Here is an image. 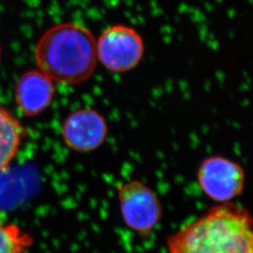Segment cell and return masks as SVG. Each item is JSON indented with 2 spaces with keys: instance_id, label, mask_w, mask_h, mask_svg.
<instances>
[{
  "instance_id": "cell-1",
  "label": "cell",
  "mask_w": 253,
  "mask_h": 253,
  "mask_svg": "<svg viewBox=\"0 0 253 253\" xmlns=\"http://www.w3.org/2000/svg\"><path fill=\"white\" fill-rule=\"evenodd\" d=\"M253 217L233 202L218 204L167 239V253H253Z\"/></svg>"
},
{
  "instance_id": "cell-2",
  "label": "cell",
  "mask_w": 253,
  "mask_h": 253,
  "mask_svg": "<svg viewBox=\"0 0 253 253\" xmlns=\"http://www.w3.org/2000/svg\"><path fill=\"white\" fill-rule=\"evenodd\" d=\"M38 70L54 84L76 85L88 80L97 68L96 38L82 24L67 22L50 27L35 47Z\"/></svg>"
},
{
  "instance_id": "cell-3",
  "label": "cell",
  "mask_w": 253,
  "mask_h": 253,
  "mask_svg": "<svg viewBox=\"0 0 253 253\" xmlns=\"http://www.w3.org/2000/svg\"><path fill=\"white\" fill-rule=\"evenodd\" d=\"M117 195L125 225L142 237L150 235L163 216L157 192L143 181L134 179L118 185Z\"/></svg>"
},
{
  "instance_id": "cell-4",
  "label": "cell",
  "mask_w": 253,
  "mask_h": 253,
  "mask_svg": "<svg viewBox=\"0 0 253 253\" xmlns=\"http://www.w3.org/2000/svg\"><path fill=\"white\" fill-rule=\"evenodd\" d=\"M145 52L142 35L126 25H113L96 39L97 60L110 73H126L134 70Z\"/></svg>"
},
{
  "instance_id": "cell-5",
  "label": "cell",
  "mask_w": 253,
  "mask_h": 253,
  "mask_svg": "<svg viewBox=\"0 0 253 253\" xmlns=\"http://www.w3.org/2000/svg\"><path fill=\"white\" fill-rule=\"evenodd\" d=\"M244 168L235 161L222 156H210L200 164L197 182L209 199L218 204L233 202L243 192Z\"/></svg>"
},
{
  "instance_id": "cell-6",
  "label": "cell",
  "mask_w": 253,
  "mask_h": 253,
  "mask_svg": "<svg viewBox=\"0 0 253 253\" xmlns=\"http://www.w3.org/2000/svg\"><path fill=\"white\" fill-rule=\"evenodd\" d=\"M108 134L106 118L90 107L74 110L64 119L61 126L64 144L77 153H90L99 149Z\"/></svg>"
},
{
  "instance_id": "cell-7",
  "label": "cell",
  "mask_w": 253,
  "mask_h": 253,
  "mask_svg": "<svg viewBox=\"0 0 253 253\" xmlns=\"http://www.w3.org/2000/svg\"><path fill=\"white\" fill-rule=\"evenodd\" d=\"M54 96V82L40 70L23 73L15 84V102L22 115L27 118L43 113L52 104Z\"/></svg>"
},
{
  "instance_id": "cell-8",
  "label": "cell",
  "mask_w": 253,
  "mask_h": 253,
  "mask_svg": "<svg viewBox=\"0 0 253 253\" xmlns=\"http://www.w3.org/2000/svg\"><path fill=\"white\" fill-rule=\"evenodd\" d=\"M26 129L9 109L0 104V172L8 170L17 157Z\"/></svg>"
},
{
  "instance_id": "cell-9",
  "label": "cell",
  "mask_w": 253,
  "mask_h": 253,
  "mask_svg": "<svg viewBox=\"0 0 253 253\" xmlns=\"http://www.w3.org/2000/svg\"><path fill=\"white\" fill-rule=\"evenodd\" d=\"M33 244V236L23 227L8 221L0 211V253H28Z\"/></svg>"
},
{
  "instance_id": "cell-10",
  "label": "cell",
  "mask_w": 253,
  "mask_h": 253,
  "mask_svg": "<svg viewBox=\"0 0 253 253\" xmlns=\"http://www.w3.org/2000/svg\"><path fill=\"white\" fill-rule=\"evenodd\" d=\"M1 56H2V49H1V46H0V62H1Z\"/></svg>"
}]
</instances>
